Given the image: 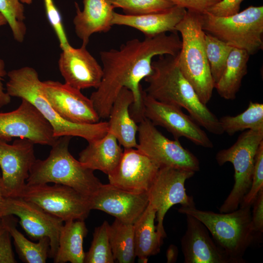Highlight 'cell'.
Listing matches in <instances>:
<instances>
[{
    "label": "cell",
    "mask_w": 263,
    "mask_h": 263,
    "mask_svg": "<svg viewBox=\"0 0 263 263\" xmlns=\"http://www.w3.org/2000/svg\"><path fill=\"white\" fill-rule=\"evenodd\" d=\"M11 236L0 217V263H16Z\"/></svg>",
    "instance_id": "37"
},
{
    "label": "cell",
    "mask_w": 263,
    "mask_h": 263,
    "mask_svg": "<svg viewBox=\"0 0 263 263\" xmlns=\"http://www.w3.org/2000/svg\"><path fill=\"white\" fill-rule=\"evenodd\" d=\"M6 92L11 97L27 100L34 105L52 127L54 135L77 136L90 142L103 137L109 130L108 123L101 121L82 124L71 122L61 117L43 95L38 72L24 67L9 71Z\"/></svg>",
    "instance_id": "3"
},
{
    "label": "cell",
    "mask_w": 263,
    "mask_h": 263,
    "mask_svg": "<svg viewBox=\"0 0 263 263\" xmlns=\"http://www.w3.org/2000/svg\"><path fill=\"white\" fill-rule=\"evenodd\" d=\"M186 216L187 229L181 239L185 263H231L225 253L216 244L208 230L199 220Z\"/></svg>",
    "instance_id": "20"
},
{
    "label": "cell",
    "mask_w": 263,
    "mask_h": 263,
    "mask_svg": "<svg viewBox=\"0 0 263 263\" xmlns=\"http://www.w3.org/2000/svg\"><path fill=\"white\" fill-rule=\"evenodd\" d=\"M22 3L30 4L32 2L33 0H19Z\"/></svg>",
    "instance_id": "44"
},
{
    "label": "cell",
    "mask_w": 263,
    "mask_h": 263,
    "mask_svg": "<svg viewBox=\"0 0 263 263\" xmlns=\"http://www.w3.org/2000/svg\"><path fill=\"white\" fill-rule=\"evenodd\" d=\"M7 24V21L4 16L0 13V27Z\"/></svg>",
    "instance_id": "43"
},
{
    "label": "cell",
    "mask_w": 263,
    "mask_h": 263,
    "mask_svg": "<svg viewBox=\"0 0 263 263\" xmlns=\"http://www.w3.org/2000/svg\"><path fill=\"white\" fill-rule=\"evenodd\" d=\"M192 171L171 167H161L148 191L149 204L156 211V230L161 238L166 237L163 225L165 216L173 206H195L192 196L186 193V180L192 177Z\"/></svg>",
    "instance_id": "12"
},
{
    "label": "cell",
    "mask_w": 263,
    "mask_h": 263,
    "mask_svg": "<svg viewBox=\"0 0 263 263\" xmlns=\"http://www.w3.org/2000/svg\"><path fill=\"white\" fill-rule=\"evenodd\" d=\"M41 90L52 108L66 120L82 124L99 122L100 118L92 100L81 90L65 83L50 80L42 81Z\"/></svg>",
    "instance_id": "16"
},
{
    "label": "cell",
    "mask_w": 263,
    "mask_h": 263,
    "mask_svg": "<svg viewBox=\"0 0 263 263\" xmlns=\"http://www.w3.org/2000/svg\"><path fill=\"white\" fill-rule=\"evenodd\" d=\"M34 145L26 138L15 140L12 144L0 140V186L3 197L17 196L26 185L36 160Z\"/></svg>",
    "instance_id": "15"
},
{
    "label": "cell",
    "mask_w": 263,
    "mask_h": 263,
    "mask_svg": "<svg viewBox=\"0 0 263 263\" xmlns=\"http://www.w3.org/2000/svg\"><path fill=\"white\" fill-rule=\"evenodd\" d=\"M263 141V130H248L243 132L230 147L216 154L218 165L230 162L234 169L233 188L220 207V212H231L239 208L251 187L256 155Z\"/></svg>",
    "instance_id": "8"
},
{
    "label": "cell",
    "mask_w": 263,
    "mask_h": 263,
    "mask_svg": "<svg viewBox=\"0 0 263 263\" xmlns=\"http://www.w3.org/2000/svg\"><path fill=\"white\" fill-rule=\"evenodd\" d=\"M174 5L183 7L187 10L203 14L221 0H168Z\"/></svg>",
    "instance_id": "39"
},
{
    "label": "cell",
    "mask_w": 263,
    "mask_h": 263,
    "mask_svg": "<svg viewBox=\"0 0 263 263\" xmlns=\"http://www.w3.org/2000/svg\"><path fill=\"white\" fill-rule=\"evenodd\" d=\"M8 215L19 217L21 226L32 240L48 237L50 245L49 257H54L63 225L62 220L19 196L3 197L0 203V217Z\"/></svg>",
    "instance_id": "11"
},
{
    "label": "cell",
    "mask_w": 263,
    "mask_h": 263,
    "mask_svg": "<svg viewBox=\"0 0 263 263\" xmlns=\"http://www.w3.org/2000/svg\"><path fill=\"white\" fill-rule=\"evenodd\" d=\"M58 67L65 83L80 90L96 89L103 76L102 66L83 45L79 48L70 46L63 50Z\"/></svg>",
    "instance_id": "19"
},
{
    "label": "cell",
    "mask_w": 263,
    "mask_h": 263,
    "mask_svg": "<svg viewBox=\"0 0 263 263\" xmlns=\"http://www.w3.org/2000/svg\"><path fill=\"white\" fill-rule=\"evenodd\" d=\"M114 8L122 9L124 14L139 15L167 10L174 5L168 0H108Z\"/></svg>",
    "instance_id": "34"
},
{
    "label": "cell",
    "mask_w": 263,
    "mask_h": 263,
    "mask_svg": "<svg viewBox=\"0 0 263 263\" xmlns=\"http://www.w3.org/2000/svg\"><path fill=\"white\" fill-rule=\"evenodd\" d=\"M251 222L253 229L257 234L263 232V189L258 193L252 205Z\"/></svg>",
    "instance_id": "40"
},
{
    "label": "cell",
    "mask_w": 263,
    "mask_h": 263,
    "mask_svg": "<svg viewBox=\"0 0 263 263\" xmlns=\"http://www.w3.org/2000/svg\"><path fill=\"white\" fill-rule=\"evenodd\" d=\"M239 207L231 212L216 213L198 209L195 206H181L178 211L190 215L202 223L231 263H245L243 256L257 234L252 227L251 207Z\"/></svg>",
    "instance_id": "5"
},
{
    "label": "cell",
    "mask_w": 263,
    "mask_h": 263,
    "mask_svg": "<svg viewBox=\"0 0 263 263\" xmlns=\"http://www.w3.org/2000/svg\"><path fill=\"white\" fill-rule=\"evenodd\" d=\"M244 0H221L210 7L207 12L217 17H227L238 13Z\"/></svg>",
    "instance_id": "38"
},
{
    "label": "cell",
    "mask_w": 263,
    "mask_h": 263,
    "mask_svg": "<svg viewBox=\"0 0 263 263\" xmlns=\"http://www.w3.org/2000/svg\"><path fill=\"white\" fill-rule=\"evenodd\" d=\"M46 14L49 22L55 32L62 50L69 46L66 33L63 25L61 14L53 0H43Z\"/></svg>",
    "instance_id": "36"
},
{
    "label": "cell",
    "mask_w": 263,
    "mask_h": 263,
    "mask_svg": "<svg viewBox=\"0 0 263 263\" xmlns=\"http://www.w3.org/2000/svg\"><path fill=\"white\" fill-rule=\"evenodd\" d=\"M109 226L105 221L95 227L93 238L88 252L85 253L84 263H113V258L109 239Z\"/></svg>",
    "instance_id": "32"
},
{
    "label": "cell",
    "mask_w": 263,
    "mask_h": 263,
    "mask_svg": "<svg viewBox=\"0 0 263 263\" xmlns=\"http://www.w3.org/2000/svg\"><path fill=\"white\" fill-rule=\"evenodd\" d=\"M133 102L132 92L122 88L113 104L109 116L108 131L114 135L124 149L136 148L138 145V126L130 113Z\"/></svg>",
    "instance_id": "23"
},
{
    "label": "cell",
    "mask_w": 263,
    "mask_h": 263,
    "mask_svg": "<svg viewBox=\"0 0 263 263\" xmlns=\"http://www.w3.org/2000/svg\"><path fill=\"white\" fill-rule=\"evenodd\" d=\"M13 138L52 146L59 137L54 135L52 126L36 107L21 99L16 110L0 113V140L9 142Z\"/></svg>",
    "instance_id": "13"
},
{
    "label": "cell",
    "mask_w": 263,
    "mask_h": 263,
    "mask_svg": "<svg viewBox=\"0 0 263 263\" xmlns=\"http://www.w3.org/2000/svg\"><path fill=\"white\" fill-rule=\"evenodd\" d=\"M70 136L59 137L45 159H36L26 184L53 183L70 187L89 199L102 184L94 170L75 159L69 150Z\"/></svg>",
    "instance_id": "4"
},
{
    "label": "cell",
    "mask_w": 263,
    "mask_h": 263,
    "mask_svg": "<svg viewBox=\"0 0 263 263\" xmlns=\"http://www.w3.org/2000/svg\"><path fill=\"white\" fill-rule=\"evenodd\" d=\"M7 75L5 69V63L0 58V109L8 105L11 102V97L5 92L2 81L4 77Z\"/></svg>",
    "instance_id": "41"
},
{
    "label": "cell",
    "mask_w": 263,
    "mask_h": 263,
    "mask_svg": "<svg viewBox=\"0 0 263 263\" xmlns=\"http://www.w3.org/2000/svg\"><path fill=\"white\" fill-rule=\"evenodd\" d=\"M250 55L245 51L233 48L219 80L214 85L220 96L226 100H234L244 77L247 72Z\"/></svg>",
    "instance_id": "27"
},
{
    "label": "cell",
    "mask_w": 263,
    "mask_h": 263,
    "mask_svg": "<svg viewBox=\"0 0 263 263\" xmlns=\"http://www.w3.org/2000/svg\"><path fill=\"white\" fill-rule=\"evenodd\" d=\"M17 196L34 203L64 222L84 221L91 210L88 199L73 188L61 184H26Z\"/></svg>",
    "instance_id": "9"
},
{
    "label": "cell",
    "mask_w": 263,
    "mask_h": 263,
    "mask_svg": "<svg viewBox=\"0 0 263 263\" xmlns=\"http://www.w3.org/2000/svg\"><path fill=\"white\" fill-rule=\"evenodd\" d=\"M176 255V250L175 247L170 246L168 249L167 253V258L168 262H172L175 261Z\"/></svg>",
    "instance_id": "42"
},
{
    "label": "cell",
    "mask_w": 263,
    "mask_h": 263,
    "mask_svg": "<svg viewBox=\"0 0 263 263\" xmlns=\"http://www.w3.org/2000/svg\"><path fill=\"white\" fill-rule=\"evenodd\" d=\"M205 46L211 75L215 85L223 73L227 58L233 47L206 32Z\"/></svg>",
    "instance_id": "31"
},
{
    "label": "cell",
    "mask_w": 263,
    "mask_h": 263,
    "mask_svg": "<svg viewBox=\"0 0 263 263\" xmlns=\"http://www.w3.org/2000/svg\"><path fill=\"white\" fill-rule=\"evenodd\" d=\"M182 46L178 32L161 34L140 40H128L119 49L100 52L103 76L90 98L100 118H109L113 104L121 90L126 88L133 94L131 114L136 122L145 117L141 81L152 72V62L157 56H176Z\"/></svg>",
    "instance_id": "1"
},
{
    "label": "cell",
    "mask_w": 263,
    "mask_h": 263,
    "mask_svg": "<svg viewBox=\"0 0 263 263\" xmlns=\"http://www.w3.org/2000/svg\"><path fill=\"white\" fill-rule=\"evenodd\" d=\"M187 10L174 6L167 10L139 15H129L114 12L112 24L137 29L145 37H152L167 32H176L177 25L184 18Z\"/></svg>",
    "instance_id": "21"
},
{
    "label": "cell",
    "mask_w": 263,
    "mask_h": 263,
    "mask_svg": "<svg viewBox=\"0 0 263 263\" xmlns=\"http://www.w3.org/2000/svg\"><path fill=\"white\" fill-rule=\"evenodd\" d=\"M88 230L84 220L64 222L59 236L57 251L53 258L55 263H83L85 252L83 243Z\"/></svg>",
    "instance_id": "26"
},
{
    "label": "cell",
    "mask_w": 263,
    "mask_h": 263,
    "mask_svg": "<svg viewBox=\"0 0 263 263\" xmlns=\"http://www.w3.org/2000/svg\"><path fill=\"white\" fill-rule=\"evenodd\" d=\"M11 237L20 260L26 263H45L49 257L50 240L44 237L34 243L27 239L17 228V221L13 215L1 217Z\"/></svg>",
    "instance_id": "28"
},
{
    "label": "cell",
    "mask_w": 263,
    "mask_h": 263,
    "mask_svg": "<svg viewBox=\"0 0 263 263\" xmlns=\"http://www.w3.org/2000/svg\"><path fill=\"white\" fill-rule=\"evenodd\" d=\"M90 209L104 211L124 222L134 224L149 204L147 192L127 191L102 184L89 199Z\"/></svg>",
    "instance_id": "18"
},
{
    "label": "cell",
    "mask_w": 263,
    "mask_h": 263,
    "mask_svg": "<svg viewBox=\"0 0 263 263\" xmlns=\"http://www.w3.org/2000/svg\"><path fill=\"white\" fill-rule=\"evenodd\" d=\"M121 147L114 135L108 131L103 137L88 142L79 153L78 160L87 168L108 175L121 159L123 152Z\"/></svg>",
    "instance_id": "24"
},
{
    "label": "cell",
    "mask_w": 263,
    "mask_h": 263,
    "mask_svg": "<svg viewBox=\"0 0 263 263\" xmlns=\"http://www.w3.org/2000/svg\"><path fill=\"white\" fill-rule=\"evenodd\" d=\"M202 14L187 10L177 25L176 31L180 34L182 42L177 58L181 72L201 101L207 105L212 97L214 83L205 50Z\"/></svg>",
    "instance_id": "6"
},
{
    "label": "cell",
    "mask_w": 263,
    "mask_h": 263,
    "mask_svg": "<svg viewBox=\"0 0 263 263\" xmlns=\"http://www.w3.org/2000/svg\"><path fill=\"white\" fill-rule=\"evenodd\" d=\"M219 120L224 132L230 136L246 130H263V104L250 101L242 113L224 116Z\"/></svg>",
    "instance_id": "30"
},
{
    "label": "cell",
    "mask_w": 263,
    "mask_h": 263,
    "mask_svg": "<svg viewBox=\"0 0 263 263\" xmlns=\"http://www.w3.org/2000/svg\"><path fill=\"white\" fill-rule=\"evenodd\" d=\"M177 55H162L153 60L152 72L144 80L146 93L154 99L185 109L201 126L216 135L224 133L219 119L200 100L181 72Z\"/></svg>",
    "instance_id": "2"
},
{
    "label": "cell",
    "mask_w": 263,
    "mask_h": 263,
    "mask_svg": "<svg viewBox=\"0 0 263 263\" xmlns=\"http://www.w3.org/2000/svg\"><path fill=\"white\" fill-rule=\"evenodd\" d=\"M202 17L206 33L233 48L244 50L250 55L263 49V6H250L227 17H217L206 12Z\"/></svg>",
    "instance_id": "7"
},
{
    "label": "cell",
    "mask_w": 263,
    "mask_h": 263,
    "mask_svg": "<svg viewBox=\"0 0 263 263\" xmlns=\"http://www.w3.org/2000/svg\"><path fill=\"white\" fill-rule=\"evenodd\" d=\"M3 195H2V192H1V188H0V203L3 198Z\"/></svg>",
    "instance_id": "45"
},
{
    "label": "cell",
    "mask_w": 263,
    "mask_h": 263,
    "mask_svg": "<svg viewBox=\"0 0 263 263\" xmlns=\"http://www.w3.org/2000/svg\"><path fill=\"white\" fill-rule=\"evenodd\" d=\"M83 8L80 10L75 2L76 15L73 23L82 45L86 46L91 35L106 33L111 29L114 8L108 0H83Z\"/></svg>",
    "instance_id": "22"
},
{
    "label": "cell",
    "mask_w": 263,
    "mask_h": 263,
    "mask_svg": "<svg viewBox=\"0 0 263 263\" xmlns=\"http://www.w3.org/2000/svg\"><path fill=\"white\" fill-rule=\"evenodd\" d=\"M156 210L149 204L133 224L134 251L140 263H147L148 258L160 252L163 240L155 225Z\"/></svg>",
    "instance_id": "25"
},
{
    "label": "cell",
    "mask_w": 263,
    "mask_h": 263,
    "mask_svg": "<svg viewBox=\"0 0 263 263\" xmlns=\"http://www.w3.org/2000/svg\"><path fill=\"white\" fill-rule=\"evenodd\" d=\"M0 13L6 19L14 39L22 42L26 33L22 3L19 0H0Z\"/></svg>",
    "instance_id": "33"
},
{
    "label": "cell",
    "mask_w": 263,
    "mask_h": 263,
    "mask_svg": "<svg viewBox=\"0 0 263 263\" xmlns=\"http://www.w3.org/2000/svg\"><path fill=\"white\" fill-rule=\"evenodd\" d=\"M109 239L114 261L119 263H133L134 251V225L117 219L109 226Z\"/></svg>",
    "instance_id": "29"
},
{
    "label": "cell",
    "mask_w": 263,
    "mask_h": 263,
    "mask_svg": "<svg viewBox=\"0 0 263 263\" xmlns=\"http://www.w3.org/2000/svg\"><path fill=\"white\" fill-rule=\"evenodd\" d=\"M144 116L156 126L166 129L175 139L184 137L194 144L212 148L213 144L201 126L182 108L158 101L142 90Z\"/></svg>",
    "instance_id": "14"
},
{
    "label": "cell",
    "mask_w": 263,
    "mask_h": 263,
    "mask_svg": "<svg viewBox=\"0 0 263 263\" xmlns=\"http://www.w3.org/2000/svg\"><path fill=\"white\" fill-rule=\"evenodd\" d=\"M159 168L137 148L124 149L118 165L108 175L109 184L131 192H147Z\"/></svg>",
    "instance_id": "17"
},
{
    "label": "cell",
    "mask_w": 263,
    "mask_h": 263,
    "mask_svg": "<svg viewBox=\"0 0 263 263\" xmlns=\"http://www.w3.org/2000/svg\"><path fill=\"white\" fill-rule=\"evenodd\" d=\"M139 123L136 148L160 168L171 167L194 172L200 170L198 159L183 147L178 139L167 138L146 118Z\"/></svg>",
    "instance_id": "10"
},
{
    "label": "cell",
    "mask_w": 263,
    "mask_h": 263,
    "mask_svg": "<svg viewBox=\"0 0 263 263\" xmlns=\"http://www.w3.org/2000/svg\"><path fill=\"white\" fill-rule=\"evenodd\" d=\"M263 189V141L258 149L254 164L251 187L239 207L252 205L260 191Z\"/></svg>",
    "instance_id": "35"
}]
</instances>
